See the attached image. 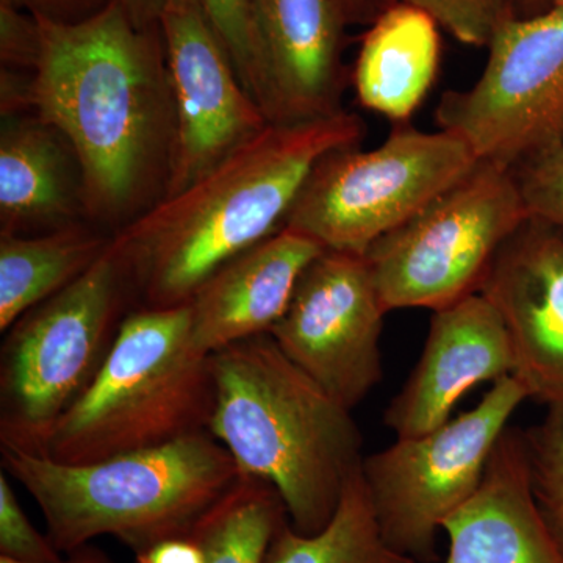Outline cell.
Here are the masks:
<instances>
[{
	"mask_svg": "<svg viewBox=\"0 0 563 563\" xmlns=\"http://www.w3.org/2000/svg\"><path fill=\"white\" fill-rule=\"evenodd\" d=\"M0 111H2V118L32 114V73L2 68Z\"/></svg>",
	"mask_w": 563,
	"mask_h": 563,
	"instance_id": "30",
	"label": "cell"
},
{
	"mask_svg": "<svg viewBox=\"0 0 563 563\" xmlns=\"http://www.w3.org/2000/svg\"><path fill=\"white\" fill-rule=\"evenodd\" d=\"M443 563H563L532 490L525 429L496 443L479 490L443 523Z\"/></svg>",
	"mask_w": 563,
	"mask_h": 563,
	"instance_id": "17",
	"label": "cell"
},
{
	"mask_svg": "<svg viewBox=\"0 0 563 563\" xmlns=\"http://www.w3.org/2000/svg\"><path fill=\"white\" fill-rule=\"evenodd\" d=\"M2 468L38 504L47 536L66 554L102 536L135 554L188 537L240 479L232 455L209 432L84 465L2 448Z\"/></svg>",
	"mask_w": 563,
	"mask_h": 563,
	"instance_id": "4",
	"label": "cell"
},
{
	"mask_svg": "<svg viewBox=\"0 0 563 563\" xmlns=\"http://www.w3.org/2000/svg\"><path fill=\"white\" fill-rule=\"evenodd\" d=\"M111 239L90 222L36 235L0 233V331L84 276Z\"/></svg>",
	"mask_w": 563,
	"mask_h": 563,
	"instance_id": "20",
	"label": "cell"
},
{
	"mask_svg": "<svg viewBox=\"0 0 563 563\" xmlns=\"http://www.w3.org/2000/svg\"><path fill=\"white\" fill-rule=\"evenodd\" d=\"M401 0H336L347 25H372L380 14Z\"/></svg>",
	"mask_w": 563,
	"mask_h": 563,
	"instance_id": "32",
	"label": "cell"
},
{
	"mask_svg": "<svg viewBox=\"0 0 563 563\" xmlns=\"http://www.w3.org/2000/svg\"><path fill=\"white\" fill-rule=\"evenodd\" d=\"M363 136L362 118L346 110L269 124L201 179L114 233L141 307L190 302L211 274L284 228L324 155L358 146Z\"/></svg>",
	"mask_w": 563,
	"mask_h": 563,
	"instance_id": "2",
	"label": "cell"
},
{
	"mask_svg": "<svg viewBox=\"0 0 563 563\" xmlns=\"http://www.w3.org/2000/svg\"><path fill=\"white\" fill-rule=\"evenodd\" d=\"M209 433L240 476L273 485L296 532L322 531L362 470L363 435L352 410L282 352L269 333L210 354Z\"/></svg>",
	"mask_w": 563,
	"mask_h": 563,
	"instance_id": "3",
	"label": "cell"
},
{
	"mask_svg": "<svg viewBox=\"0 0 563 563\" xmlns=\"http://www.w3.org/2000/svg\"><path fill=\"white\" fill-rule=\"evenodd\" d=\"M439 27L431 14L406 2L369 25L352 73L363 109L398 125L410 121L439 74Z\"/></svg>",
	"mask_w": 563,
	"mask_h": 563,
	"instance_id": "19",
	"label": "cell"
},
{
	"mask_svg": "<svg viewBox=\"0 0 563 563\" xmlns=\"http://www.w3.org/2000/svg\"><path fill=\"white\" fill-rule=\"evenodd\" d=\"M385 312L365 255L322 251L269 335L332 398L354 410L384 377Z\"/></svg>",
	"mask_w": 563,
	"mask_h": 563,
	"instance_id": "11",
	"label": "cell"
},
{
	"mask_svg": "<svg viewBox=\"0 0 563 563\" xmlns=\"http://www.w3.org/2000/svg\"><path fill=\"white\" fill-rule=\"evenodd\" d=\"M266 563H417L384 542L362 470L347 484L342 503L322 531L303 536L282 526Z\"/></svg>",
	"mask_w": 563,
	"mask_h": 563,
	"instance_id": "22",
	"label": "cell"
},
{
	"mask_svg": "<svg viewBox=\"0 0 563 563\" xmlns=\"http://www.w3.org/2000/svg\"><path fill=\"white\" fill-rule=\"evenodd\" d=\"M477 163L454 133L399 124L372 151L351 146L324 155L284 225L324 250L365 255L377 240L465 179Z\"/></svg>",
	"mask_w": 563,
	"mask_h": 563,
	"instance_id": "7",
	"label": "cell"
},
{
	"mask_svg": "<svg viewBox=\"0 0 563 563\" xmlns=\"http://www.w3.org/2000/svg\"><path fill=\"white\" fill-rule=\"evenodd\" d=\"M528 218L514 169L477 163L366 251L385 312H435L474 295L495 255Z\"/></svg>",
	"mask_w": 563,
	"mask_h": 563,
	"instance_id": "8",
	"label": "cell"
},
{
	"mask_svg": "<svg viewBox=\"0 0 563 563\" xmlns=\"http://www.w3.org/2000/svg\"><path fill=\"white\" fill-rule=\"evenodd\" d=\"M287 521V509L273 485L240 476L188 537L201 547L206 563H266L274 537Z\"/></svg>",
	"mask_w": 563,
	"mask_h": 563,
	"instance_id": "21",
	"label": "cell"
},
{
	"mask_svg": "<svg viewBox=\"0 0 563 563\" xmlns=\"http://www.w3.org/2000/svg\"><path fill=\"white\" fill-rule=\"evenodd\" d=\"M133 299L111 239L84 276L11 325L0 352L2 448L43 453L54 426L101 369Z\"/></svg>",
	"mask_w": 563,
	"mask_h": 563,
	"instance_id": "6",
	"label": "cell"
},
{
	"mask_svg": "<svg viewBox=\"0 0 563 563\" xmlns=\"http://www.w3.org/2000/svg\"><path fill=\"white\" fill-rule=\"evenodd\" d=\"M38 21L32 113L68 141L87 220L114 235L161 201L172 174L176 111L161 25L136 27L120 0L76 24Z\"/></svg>",
	"mask_w": 563,
	"mask_h": 563,
	"instance_id": "1",
	"label": "cell"
},
{
	"mask_svg": "<svg viewBox=\"0 0 563 563\" xmlns=\"http://www.w3.org/2000/svg\"><path fill=\"white\" fill-rule=\"evenodd\" d=\"M477 292L506 325L512 376L528 398L563 409V232L529 217L495 255Z\"/></svg>",
	"mask_w": 563,
	"mask_h": 563,
	"instance_id": "13",
	"label": "cell"
},
{
	"mask_svg": "<svg viewBox=\"0 0 563 563\" xmlns=\"http://www.w3.org/2000/svg\"><path fill=\"white\" fill-rule=\"evenodd\" d=\"M322 251L310 236L284 225L222 265L188 302L195 346L210 355L272 332L302 273Z\"/></svg>",
	"mask_w": 563,
	"mask_h": 563,
	"instance_id": "16",
	"label": "cell"
},
{
	"mask_svg": "<svg viewBox=\"0 0 563 563\" xmlns=\"http://www.w3.org/2000/svg\"><path fill=\"white\" fill-rule=\"evenodd\" d=\"M532 490L544 521L563 551V409H548L525 429Z\"/></svg>",
	"mask_w": 563,
	"mask_h": 563,
	"instance_id": "24",
	"label": "cell"
},
{
	"mask_svg": "<svg viewBox=\"0 0 563 563\" xmlns=\"http://www.w3.org/2000/svg\"><path fill=\"white\" fill-rule=\"evenodd\" d=\"M161 32L176 111L172 174L163 196L169 198L272 122L244 88L231 55L192 0H166Z\"/></svg>",
	"mask_w": 563,
	"mask_h": 563,
	"instance_id": "12",
	"label": "cell"
},
{
	"mask_svg": "<svg viewBox=\"0 0 563 563\" xmlns=\"http://www.w3.org/2000/svg\"><path fill=\"white\" fill-rule=\"evenodd\" d=\"M551 0H515L517 16L528 18L550 10Z\"/></svg>",
	"mask_w": 563,
	"mask_h": 563,
	"instance_id": "35",
	"label": "cell"
},
{
	"mask_svg": "<svg viewBox=\"0 0 563 563\" xmlns=\"http://www.w3.org/2000/svg\"><path fill=\"white\" fill-rule=\"evenodd\" d=\"M0 563H20L10 561L7 558H0ZM60 563H113L109 554L102 548L95 547L92 543L85 544L79 550L68 554V559H63Z\"/></svg>",
	"mask_w": 563,
	"mask_h": 563,
	"instance_id": "34",
	"label": "cell"
},
{
	"mask_svg": "<svg viewBox=\"0 0 563 563\" xmlns=\"http://www.w3.org/2000/svg\"><path fill=\"white\" fill-rule=\"evenodd\" d=\"M210 355L191 340L188 303L132 310L90 387L54 426L43 453L84 465L209 432Z\"/></svg>",
	"mask_w": 563,
	"mask_h": 563,
	"instance_id": "5",
	"label": "cell"
},
{
	"mask_svg": "<svg viewBox=\"0 0 563 563\" xmlns=\"http://www.w3.org/2000/svg\"><path fill=\"white\" fill-rule=\"evenodd\" d=\"M231 55L244 88L272 122V88L254 0H192Z\"/></svg>",
	"mask_w": 563,
	"mask_h": 563,
	"instance_id": "23",
	"label": "cell"
},
{
	"mask_svg": "<svg viewBox=\"0 0 563 563\" xmlns=\"http://www.w3.org/2000/svg\"><path fill=\"white\" fill-rule=\"evenodd\" d=\"M526 401L521 384L503 377L468 412L363 459V483L391 550L439 563L444 521L479 490L496 443Z\"/></svg>",
	"mask_w": 563,
	"mask_h": 563,
	"instance_id": "9",
	"label": "cell"
},
{
	"mask_svg": "<svg viewBox=\"0 0 563 563\" xmlns=\"http://www.w3.org/2000/svg\"><path fill=\"white\" fill-rule=\"evenodd\" d=\"M487 47L479 79L444 92L435 121L477 161L515 169L563 136V9L510 18Z\"/></svg>",
	"mask_w": 563,
	"mask_h": 563,
	"instance_id": "10",
	"label": "cell"
},
{
	"mask_svg": "<svg viewBox=\"0 0 563 563\" xmlns=\"http://www.w3.org/2000/svg\"><path fill=\"white\" fill-rule=\"evenodd\" d=\"M431 14L440 27L468 46H488L496 31L517 16L515 0H401Z\"/></svg>",
	"mask_w": 563,
	"mask_h": 563,
	"instance_id": "25",
	"label": "cell"
},
{
	"mask_svg": "<svg viewBox=\"0 0 563 563\" xmlns=\"http://www.w3.org/2000/svg\"><path fill=\"white\" fill-rule=\"evenodd\" d=\"M135 563H206L201 547L190 537H177L135 554Z\"/></svg>",
	"mask_w": 563,
	"mask_h": 563,
	"instance_id": "31",
	"label": "cell"
},
{
	"mask_svg": "<svg viewBox=\"0 0 563 563\" xmlns=\"http://www.w3.org/2000/svg\"><path fill=\"white\" fill-rule=\"evenodd\" d=\"M506 325L481 292L432 313L420 361L384 413L396 439L422 435L451 420L463 396L512 376Z\"/></svg>",
	"mask_w": 563,
	"mask_h": 563,
	"instance_id": "14",
	"label": "cell"
},
{
	"mask_svg": "<svg viewBox=\"0 0 563 563\" xmlns=\"http://www.w3.org/2000/svg\"><path fill=\"white\" fill-rule=\"evenodd\" d=\"M18 9L27 11L36 20L76 24L95 16L111 0H9Z\"/></svg>",
	"mask_w": 563,
	"mask_h": 563,
	"instance_id": "29",
	"label": "cell"
},
{
	"mask_svg": "<svg viewBox=\"0 0 563 563\" xmlns=\"http://www.w3.org/2000/svg\"><path fill=\"white\" fill-rule=\"evenodd\" d=\"M550 9H563V0H551Z\"/></svg>",
	"mask_w": 563,
	"mask_h": 563,
	"instance_id": "36",
	"label": "cell"
},
{
	"mask_svg": "<svg viewBox=\"0 0 563 563\" xmlns=\"http://www.w3.org/2000/svg\"><path fill=\"white\" fill-rule=\"evenodd\" d=\"M514 173L529 217L563 232V136Z\"/></svg>",
	"mask_w": 563,
	"mask_h": 563,
	"instance_id": "26",
	"label": "cell"
},
{
	"mask_svg": "<svg viewBox=\"0 0 563 563\" xmlns=\"http://www.w3.org/2000/svg\"><path fill=\"white\" fill-rule=\"evenodd\" d=\"M41 47L40 21L9 0H0V60L3 68L33 73L38 65Z\"/></svg>",
	"mask_w": 563,
	"mask_h": 563,
	"instance_id": "28",
	"label": "cell"
},
{
	"mask_svg": "<svg viewBox=\"0 0 563 563\" xmlns=\"http://www.w3.org/2000/svg\"><path fill=\"white\" fill-rule=\"evenodd\" d=\"M136 27L154 29L161 25L166 0H120Z\"/></svg>",
	"mask_w": 563,
	"mask_h": 563,
	"instance_id": "33",
	"label": "cell"
},
{
	"mask_svg": "<svg viewBox=\"0 0 563 563\" xmlns=\"http://www.w3.org/2000/svg\"><path fill=\"white\" fill-rule=\"evenodd\" d=\"M77 222L88 220L79 161L68 141L38 114L2 118L0 233L36 235Z\"/></svg>",
	"mask_w": 563,
	"mask_h": 563,
	"instance_id": "18",
	"label": "cell"
},
{
	"mask_svg": "<svg viewBox=\"0 0 563 563\" xmlns=\"http://www.w3.org/2000/svg\"><path fill=\"white\" fill-rule=\"evenodd\" d=\"M272 88V124L343 111L346 21L336 0H254Z\"/></svg>",
	"mask_w": 563,
	"mask_h": 563,
	"instance_id": "15",
	"label": "cell"
},
{
	"mask_svg": "<svg viewBox=\"0 0 563 563\" xmlns=\"http://www.w3.org/2000/svg\"><path fill=\"white\" fill-rule=\"evenodd\" d=\"M0 558L20 563H60L49 536L36 531L22 510L7 473L0 474Z\"/></svg>",
	"mask_w": 563,
	"mask_h": 563,
	"instance_id": "27",
	"label": "cell"
}]
</instances>
